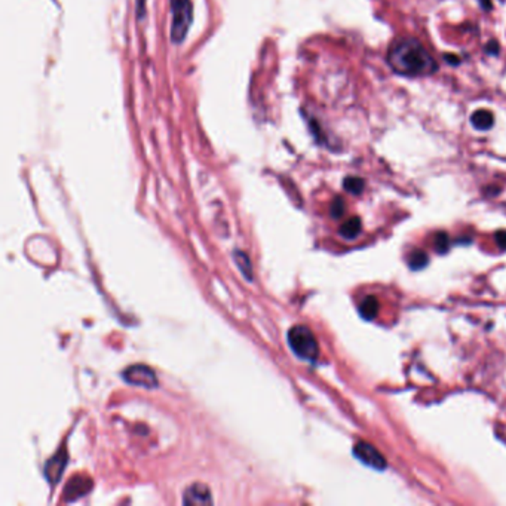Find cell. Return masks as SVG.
<instances>
[{
    "label": "cell",
    "mask_w": 506,
    "mask_h": 506,
    "mask_svg": "<svg viewBox=\"0 0 506 506\" xmlns=\"http://www.w3.org/2000/svg\"><path fill=\"white\" fill-rule=\"evenodd\" d=\"M288 345L293 349V352L304 359V361H315L319 355L318 341L314 333L304 327V325H296L290 331H288Z\"/></svg>",
    "instance_id": "cell-2"
},
{
    "label": "cell",
    "mask_w": 506,
    "mask_h": 506,
    "mask_svg": "<svg viewBox=\"0 0 506 506\" xmlns=\"http://www.w3.org/2000/svg\"><path fill=\"white\" fill-rule=\"evenodd\" d=\"M378 307H381V306H378L377 299L373 297V296H368V297H366L363 301H361V304H359V314H361V316H363L364 319L370 321V319H374V318L377 316Z\"/></svg>",
    "instance_id": "cell-10"
},
{
    "label": "cell",
    "mask_w": 506,
    "mask_h": 506,
    "mask_svg": "<svg viewBox=\"0 0 506 506\" xmlns=\"http://www.w3.org/2000/svg\"><path fill=\"white\" fill-rule=\"evenodd\" d=\"M502 2H505V0H502Z\"/></svg>",
    "instance_id": "cell-20"
},
{
    "label": "cell",
    "mask_w": 506,
    "mask_h": 506,
    "mask_svg": "<svg viewBox=\"0 0 506 506\" xmlns=\"http://www.w3.org/2000/svg\"><path fill=\"white\" fill-rule=\"evenodd\" d=\"M361 229H363L361 220L358 219V217H352L351 220L345 222L340 226V234L346 239H353L361 233Z\"/></svg>",
    "instance_id": "cell-11"
},
{
    "label": "cell",
    "mask_w": 506,
    "mask_h": 506,
    "mask_svg": "<svg viewBox=\"0 0 506 506\" xmlns=\"http://www.w3.org/2000/svg\"><path fill=\"white\" fill-rule=\"evenodd\" d=\"M353 453L361 462H364L370 468L377 469V471H383V469L386 468V460L382 456L381 451L368 443H358L355 445Z\"/></svg>",
    "instance_id": "cell-5"
},
{
    "label": "cell",
    "mask_w": 506,
    "mask_h": 506,
    "mask_svg": "<svg viewBox=\"0 0 506 506\" xmlns=\"http://www.w3.org/2000/svg\"><path fill=\"white\" fill-rule=\"evenodd\" d=\"M388 63L393 71L403 76H429L438 70L437 61L428 49L415 39L396 41L388 53Z\"/></svg>",
    "instance_id": "cell-1"
},
{
    "label": "cell",
    "mask_w": 506,
    "mask_h": 506,
    "mask_svg": "<svg viewBox=\"0 0 506 506\" xmlns=\"http://www.w3.org/2000/svg\"><path fill=\"white\" fill-rule=\"evenodd\" d=\"M471 123L478 131H489L495 123V118L489 110H477L471 116Z\"/></svg>",
    "instance_id": "cell-9"
},
{
    "label": "cell",
    "mask_w": 506,
    "mask_h": 506,
    "mask_svg": "<svg viewBox=\"0 0 506 506\" xmlns=\"http://www.w3.org/2000/svg\"><path fill=\"white\" fill-rule=\"evenodd\" d=\"M234 260H237V264L241 267V270H242V274L245 275V278H248V279H251L252 278V274H251V262H249V259L247 257V254H245V252H242V251H237V252H234Z\"/></svg>",
    "instance_id": "cell-12"
},
{
    "label": "cell",
    "mask_w": 506,
    "mask_h": 506,
    "mask_svg": "<svg viewBox=\"0 0 506 506\" xmlns=\"http://www.w3.org/2000/svg\"><path fill=\"white\" fill-rule=\"evenodd\" d=\"M485 51L489 52V53H495V56H497V52H499V45H497V42H496V41H490L489 43H487Z\"/></svg>",
    "instance_id": "cell-18"
},
{
    "label": "cell",
    "mask_w": 506,
    "mask_h": 506,
    "mask_svg": "<svg viewBox=\"0 0 506 506\" xmlns=\"http://www.w3.org/2000/svg\"><path fill=\"white\" fill-rule=\"evenodd\" d=\"M183 502L186 505H211L212 497H211L210 489L205 484L196 482V484L190 485L189 489L185 492Z\"/></svg>",
    "instance_id": "cell-7"
},
{
    "label": "cell",
    "mask_w": 506,
    "mask_h": 506,
    "mask_svg": "<svg viewBox=\"0 0 506 506\" xmlns=\"http://www.w3.org/2000/svg\"><path fill=\"white\" fill-rule=\"evenodd\" d=\"M343 212H345V202H343L341 197H337L331 205V215L334 219H339V217L343 215Z\"/></svg>",
    "instance_id": "cell-15"
},
{
    "label": "cell",
    "mask_w": 506,
    "mask_h": 506,
    "mask_svg": "<svg viewBox=\"0 0 506 506\" xmlns=\"http://www.w3.org/2000/svg\"><path fill=\"white\" fill-rule=\"evenodd\" d=\"M172 12L171 39L174 43H182L192 24V4L190 0H170Z\"/></svg>",
    "instance_id": "cell-3"
},
{
    "label": "cell",
    "mask_w": 506,
    "mask_h": 506,
    "mask_svg": "<svg viewBox=\"0 0 506 506\" xmlns=\"http://www.w3.org/2000/svg\"><path fill=\"white\" fill-rule=\"evenodd\" d=\"M91 489H93L91 480L83 477V475H76L75 478H71V480L68 481V484L66 485V489H64V499H66L67 502L76 500L78 497L85 496V493H88Z\"/></svg>",
    "instance_id": "cell-6"
},
{
    "label": "cell",
    "mask_w": 506,
    "mask_h": 506,
    "mask_svg": "<svg viewBox=\"0 0 506 506\" xmlns=\"http://www.w3.org/2000/svg\"><path fill=\"white\" fill-rule=\"evenodd\" d=\"M435 247L440 252H444L447 248H448V238H447V234L445 233H440L437 234V238H435Z\"/></svg>",
    "instance_id": "cell-16"
},
{
    "label": "cell",
    "mask_w": 506,
    "mask_h": 506,
    "mask_svg": "<svg viewBox=\"0 0 506 506\" xmlns=\"http://www.w3.org/2000/svg\"><path fill=\"white\" fill-rule=\"evenodd\" d=\"M496 242L500 248L506 249V232H497L496 234Z\"/></svg>",
    "instance_id": "cell-17"
},
{
    "label": "cell",
    "mask_w": 506,
    "mask_h": 506,
    "mask_svg": "<svg viewBox=\"0 0 506 506\" xmlns=\"http://www.w3.org/2000/svg\"><path fill=\"white\" fill-rule=\"evenodd\" d=\"M123 378L126 383L134 385V386H141L146 389H155L158 386V377L155 371L143 364L131 366L123 371Z\"/></svg>",
    "instance_id": "cell-4"
},
{
    "label": "cell",
    "mask_w": 506,
    "mask_h": 506,
    "mask_svg": "<svg viewBox=\"0 0 506 506\" xmlns=\"http://www.w3.org/2000/svg\"><path fill=\"white\" fill-rule=\"evenodd\" d=\"M66 462H67L66 451H61V453L56 455L46 463L45 474H46V478L51 481V484H56L58 481V478L63 474V469L66 466Z\"/></svg>",
    "instance_id": "cell-8"
},
{
    "label": "cell",
    "mask_w": 506,
    "mask_h": 506,
    "mask_svg": "<svg viewBox=\"0 0 506 506\" xmlns=\"http://www.w3.org/2000/svg\"><path fill=\"white\" fill-rule=\"evenodd\" d=\"M481 6H482L484 9H487V11L492 9V4H490V0H481Z\"/></svg>",
    "instance_id": "cell-19"
},
{
    "label": "cell",
    "mask_w": 506,
    "mask_h": 506,
    "mask_svg": "<svg viewBox=\"0 0 506 506\" xmlns=\"http://www.w3.org/2000/svg\"><path fill=\"white\" fill-rule=\"evenodd\" d=\"M408 263H410V266H411L413 269H415V270L422 269V267L426 266V263H428V256L425 254V252H422V251H414L413 254L410 256Z\"/></svg>",
    "instance_id": "cell-14"
},
{
    "label": "cell",
    "mask_w": 506,
    "mask_h": 506,
    "mask_svg": "<svg viewBox=\"0 0 506 506\" xmlns=\"http://www.w3.org/2000/svg\"><path fill=\"white\" fill-rule=\"evenodd\" d=\"M345 189L353 195H359L364 189V182L358 177H348L345 180Z\"/></svg>",
    "instance_id": "cell-13"
}]
</instances>
